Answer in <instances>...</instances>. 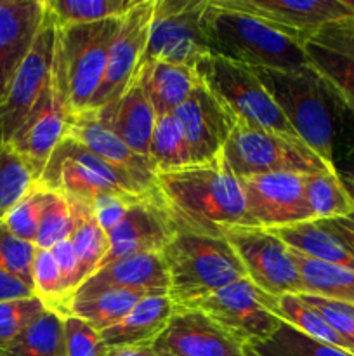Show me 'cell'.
Returning a JSON list of instances; mask_svg holds the SVG:
<instances>
[{
    "label": "cell",
    "instance_id": "1",
    "mask_svg": "<svg viewBox=\"0 0 354 356\" xmlns=\"http://www.w3.org/2000/svg\"><path fill=\"white\" fill-rule=\"evenodd\" d=\"M156 186L177 232L222 236L228 228L250 226L242 184L221 155L158 174Z\"/></svg>",
    "mask_w": 354,
    "mask_h": 356
},
{
    "label": "cell",
    "instance_id": "2",
    "mask_svg": "<svg viewBox=\"0 0 354 356\" xmlns=\"http://www.w3.org/2000/svg\"><path fill=\"white\" fill-rule=\"evenodd\" d=\"M208 52L250 68L298 70L311 66L304 44L276 24L208 0L201 17Z\"/></svg>",
    "mask_w": 354,
    "mask_h": 356
},
{
    "label": "cell",
    "instance_id": "3",
    "mask_svg": "<svg viewBox=\"0 0 354 356\" xmlns=\"http://www.w3.org/2000/svg\"><path fill=\"white\" fill-rule=\"evenodd\" d=\"M169 273V298L174 308L196 302L246 277L242 261L224 236L177 232L160 252Z\"/></svg>",
    "mask_w": 354,
    "mask_h": 356
},
{
    "label": "cell",
    "instance_id": "4",
    "mask_svg": "<svg viewBox=\"0 0 354 356\" xmlns=\"http://www.w3.org/2000/svg\"><path fill=\"white\" fill-rule=\"evenodd\" d=\"M295 134L330 167H335L332 90L311 68L253 70ZM335 97V96H333Z\"/></svg>",
    "mask_w": 354,
    "mask_h": 356
},
{
    "label": "cell",
    "instance_id": "5",
    "mask_svg": "<svg viewBox=\"0 0 354 356\" xmlns=\"http://www.w3.org/2000/svg\"><path fill=\"white\" fill-rule=\"evenodd\" d=\"M37 183L61 197L89 205L104 195L139 200L158 191L146 190L127 170L118 169L68 136L51 153Z\"/></svg>",
    "mask_w": 354,
    "mask_h": 356
},
{
    "label": "cell",
    "instance_id": "6",
    "mask_svg": "<svg viewBox=\"0 0 354 356\" xmlns=\"http://www.w3.org/2000/svg\"><path fill=\"white\" fill-rule=\"evenodd\" d=\"M238 179L264 174H319L335 170L323 162L301 138L235 122L221 153Z\"/></svg>",
    "mask_w": 354,
    "mask_h": 356
},
{
    "label": "cell",
    "instance_id": "7",
    "mask_svg": "<svg viewBox=\"0 0 354 356\" xmlns=\"http://www.w3.org/2000/svg\"><path fill=\"white\" fill-rule=\"evenodd\" d=\"M194 72L233 122L297 136L253 68L207 54L194 65Z\"/></svg>",
    "mask_w": 354,
    "mask_h": 356
},
{
    "label": "cell",
    "instance_id": "8",
    "mask_svg": "<svg viewBox=\"0 0 354 356\" xmlns=\"http://www.w3.org/2000/svg\"><path fill=\"white\" fill-rule=\"evenodd\" d=\"M73 110L69 103L68 79H66L65 59L61 49V31H59L58 52L49 86L38 103L28 115L24 124L9 143L10 148L31 167L35 176L40 177L49 156L56 146L68 134L69 118Z\"/></svg>",
    "mask_w": 354,
    "mask_h": 356
},
{
    "label": "cell",
    "instance_id": "9",
    "mask_svg": "<svg viewBox=\"0 0 354 356\" xmlns=\"http://www.w3.org/2000/svg\"><path fill=\"white\" fill-rule=\"evenodd\" d=\"M121 17L59 28L73 113L89 110L104 72Z\"/></svg>",
    "mask_w": 354,
    "mask_h": 356
},
{
    "label": "cell",
    "instance_id": "10",
    "mask_svg": "<svg viewBox=\"0 0 354 356\" xmlns=\"http://www.w3.org/2000/svg\"><path fill=\"white\" fill-rule=\"evenodd\" d=\"M208 0H155L148 44L141 65L149 61L193 66L210 54L201 30Z\"/></svg>",
    "mask_w": 354,
    "mask_h": 356
},
{
    "label": "cell",
    "instance_id": "11",
    "mask_svg": "<svg viewBox=\"0 0 354 356\" xmlns=\"http://www.w3.org/2000/svg\"><path fill=\"white\" fill-rule=\"evenodd\" d=\"M58 42L59 26L47 7L33 47L16 72L6 97L0 103V148L12 141L51 82Z\"/></svg>",
    "mask_w": 354,
    "mask_h": 356
},
{
    "label": "cell",
    "instance_id": "12",
    "mask_svg": "<svg viewBox=\"0 0 354 356\" xmlns=\"http://www.w3.org/2000/svg\"><path fill=\"white\" fill-rule=\"evenodd\" d=\"M246 271V278L269 296L304 292L290 247L271 232L255 226H235L222 233Z\"/></svg>",
    "mask_w": 354,
    "mask_h": 356
},
{
    "label": "cell",
    "instance_id": "13",
    "mask_svg": "<svg viewBox=\"0 0 354 356\" xmlns=\"http://www.w3.org/2000/svg\"><path fill=\"white\" fill-rule=\"evenodd\" d=\"M250 226L283 228L314 221L305 200L304 174L276 172L239 179Z\"/></svg>",
    "mask_w": 354,
    "mask_h": 356
},
{
    "label": "cell",
    "instance_id": "14",
    "mask_svg": "<svg viewBox=\"0 0 354 356\" xmlns=\"http://www.w3.org/2000/svg\"><path fill=\"white\" fill-rule=\"evenodd\" d=\"M193 308L210 316L243 346L269 339L281 325V320L262 305L259 289L246 277L208 296Z\"/></svg>",
    "mask_w": 354,
    "mask_h": 356
},
{
    "label": "cell",
    "instance_id": "15",
    "mask_svg": "<svg viewBox=\"0 0 354 356\" xmlns=\"http://www.w3.org/2000/svg\"><path fill=\"white\" fill-rule=\"evenodd\" d=\"M155 0H137L121 17L120 28L111 45L106 72L92 96L89 110L118 99L135 80L149 37Z\"/></svg>",
    "mask_w": 354,
    "mask_h": 356
},
{
    "label": "cell",
    "instance_id": "16",
    "mask_svg": "<svg viewBox=\"0 0 354 356\" xmlns=\"http://www.w3.org/2000/svg\"><path fill=\"white\" fill-rule=\"evenodd\" d=\"M176 235V222L156 191L132 204L124 219L108 232L110 249L99 268L139 254H160Z\"/></svg>",
    "mask_w": 354,
    "mask_h": 356
},
{
    "label": "cell",
    "instance_id": "17",
    "mask_svg": "<svg viewBox=\"0 0 354 356\" xmlns=\"http://www.w3.org/2000/svg\"><path fill=\"white\" fill-rule=\"evenodd\" d=\"M229 9L252 14L276 24L298 38H305L328 24L354 19L349 0H217Z\"/></svg>",
    "mask_w": 354,
    "mask_h": 356
},
{
    "label": "cell",
    "instance_id": "18",
    "mask_svg": "<svg viewBox=\"0 0 354 356\" xmlns=\"http://www.w3.org/2000/svg\"><path fill=\"white\" fill-rule=\"evenodd\" d=\"M311 68L354 113V19L328 24L304 40Z\"/></svg>",
    "mask_w": 354,
    "mask_h": 356
},
{
    "label": "cell",
    "instance_id": "19",
    "mask_svg": "<svg viewBox=\"0 0 354 356\" xmlns=\"http://www.w3.org/2000/svg\"><path fill=\"white\" fill-rule=\"evenodd\" d=\"M153 346L169 356H246L238 339L196 308L176 309Z\"/></svg>",
    "mask_w": 354,
    "mask_h": 356
},
{
    "label": "cell",
    "instance_id": "20",
    "mask_svg": "<svg viewBox=\"0 0 354 356\" xmlns=\"http://www.w3.org/2000/svg\"><path fill=\"white\" fill-rule=\"evenodd\" d=\"M174 117L183 131L194 163H207L217 159L235 125L228 111L201 83L174 111Z\"/></svg>",
    "mask_w": 354,
    "mask_h": 356
},
{
    "label": "cell",
    "instance_id": "21",
    "mask_svg": "<svg viewBox=\"0 0 354 356\" xmlns=\"http://www.w3.org/2000/svg\"><path fill=\"white\" fill-rule=\"evenodd\" d=\"M47 14V0H0V103L33 47Z\"/></svg>",
    "mask_w": 354,
    "mask_h": 356
},
{
    "label": "cell",
    "instance_id": "22",
    "mask_svg": "<svg viewBox=\"0 0 354 356\" xmlns=\"http://www.w3.org/2000/svg\"><path fill=\"white\" fill-rule=\"evenodd\" d=\"M106 291H128L148 296L169 294V273L160 254H139L99 268L71 296L69 301L87 299Z\"/></svg>",
    "mask_w": 354,
    "mask_h": 356
},
{
    "label": "cell",
    "instance_id": "23",
    "mask_svg": "<svg viewBox=\"0 0 354 356\" xmlns=\"http://www.w3.org/2000/svg\"><path fill=\"white\" fill-rule=\"evenodd\" d=\"M68 138L85 146L97 156L106 162L113 163L118 169L127 170L134 176L146 190H158L156 186V172L146 156L132 152L118 136H115L110 129L104 127L96 117L94 110L76 111L71 115L68 125Z\"/></svg>",
    "mask_w": 354,
    "mask_h": 356
},
{
    "label": "cell",
    "instance_id": "24",
    "mask_svg": "<svg viewBox=\"0 0 354 356\" xmlns=\"http://www.w3.org/2000/svg\"><path fill=\"white\" fill-rule=\"evenodd\" d=\"M101 124L121 139L132 152L148 159L156 113L135 76L118 99L94 110Z\"/></svg>",
    "mask_w": 354,
    "mask_h": 356
},
{
    "label": "cell",
    "instance_id": "25",
    "mask_svg": "<svg viewBox=\"0 0 354 356\" xmlns=\"http://www.w3.org/2000/svg\"><path fill=\"white\" fill-rule=\"evenodd\" d=\"M174 308L169 296L142 298L125 318L103 330L101 339L110 350L134 346H153L172 318Z\"/></svg>",
    "mask_w": 354,
    "mask_h": 356
},
{
    "label": "cell",
    "instance_id": "26",
    "mask_svg": "<svg viewBox=\"0 0 354 356\" xmlns=\"http://www.w3.org/2000/svg\"><path fill=\"white\" fill-rule=\"evenodd\" d=\"M151 103L156 117L174 115V111L200 86L193 66L149 61L139 66L135 75Z\"/></svg>",
    "mask_w": 354,
    "mask_h": 356
},
{
    "label": "cell",
    "instance_id": "27",
    "mask_svg": "<svg viewBox=\"0 0 354 356\" xmlns=\"http://www.w3.org/2000/svg\"><path fill=\"white\" fill-rule=\"evenodd\" d=\"M267 232L276 235L302 256L354 268V256L351 250L323 221H304Z\"/></svg>",
    "mask_w": 354,
    "mask_h": 356
},
{
    "label": "cell",
    "instance_id": "28",
    "mask_svg": "<svg viewBox=\"0 0 354 356\" xmlns=\"http://www.w3.org/2000/svg\"><path fill=\"white\" fill-rule=\"evenodd\" d=\"M298 275H301L302 294L330 299L354 306V268L346 264L326 263L302 256L290 249Z\"/></svg>",
    "mask_w": 354,
    "mask_h": 356
},
{
    "label": "cell",
    "instance_id": "29",
    "mask_svg": "<svg viewBox=\"0 0 354 356\" xmlns=\"http://www.w3.org/2000/svg\"><path fill=\"white\" fill-rule=\"evenodd\" d=\"M259 296L262 305L283 323L294 327L298 332L305 334V336L312 337V339L321 341V343H326L330 344V346H335L339 348V350L349 351L351 353L346 341H344L342 337L326 323V320L323 318L314 308H311L301 296H269L262 291H259Z\"/></svg>",
    "mask_w": 354,
    "mask_h": 356
},
{
    "label": "cell",
    "instance_id": "30",
    "mask_svg": "<svg viewBox=\"0 0 354 356\" xmlns=\"http://www.w3.org/2000/svg\"><path fill=\"white\" fill-rule=\"evenodd\" d=\"M69 204L73 211V232L69 235V242L75 250L80 278L83 284L90 275L96 273L99 264L103 263L110 249V240L108 233L94 218L89 204L78 200H69Z\"/></svg>",
    "mask_w": 354,
    "mask_h": 356
},
{
    "label": "cell",
    "instance_id": "31",
    "mask_svg": "<svg viewBox=\"0 0 354 356\" xmlns=\"http://www.w3.org/2000/svg\"><path fill=\"white\" fill-rule=\"evenodd\" d=\"M0 356H65L62 316L45 312L31 322Z\"/></svg>",
    "mask_w": 354,
    "mask_h": 356
},
{
    "label": "cell",
    "instance_id": "32",
    "mask_svg": "<svg viewBox=\"0 0 354 356\" xmlns=\"http://www.w3.org/2000/svg\"><path fill=\"white\" fill-rule=\"evenodd\" d=\"M141 299L142 296L128 291H106L92 298L69 301L66 315L78 316L97 332H103L125 318Z\"/></svg>",
    "mask_w": 354,
    "mask_h": 356
},
{
    "label": "cell",
    "instance_id": "33",
    "mask_svg": "<svg viewBox=\"0 0 354 356\" xmlns=\"http://www.w3.org/2000/svg\"><path fill=\"white\" fill-rule=\"evenodd\" d=\"M148 160L156 176L194 165L186 139L174 115L156 117Z\"/></svg>",
    "mask_w": 354,
    "mask_h": 356
},
{
    "label": "cell",
    "instance_id": "34",
    "mask_svg": "<svg viewBox=\"0 0 354 356\" xmlns=\"http://www.w3.org/2000/svg\"><path fill=\"white\" fill-rule=\"evenodd\" d=\"M305 200L314 221L346 218L354 212V202L335 170L305 176Z\"/></svg>",
    "mask_w": 354,
    "mask_h": 356
},
{
    "label": "cell",
    "instance_id": "35",
    "mask_svg": "<svg viewBox=\"0 0 354 356\" xmlns=\"http://www.w3.org/2000/svg\"><path fill=\"white\" fill-rule=\"evenodd\" d=\"M245 353L246 356H354L349 351L312 339L283 322L269 339L245 346Z\"/></svg>",
    "mask_w": 354,
    "mask_h": 356
},
{
    "label": "cell",
    "instance_id": "36",
    "mask_svg": "<svg viewBox=\"0 0 354 356\" xmlns=\"http://www.w3.org/2000/svg\"><path fill=\"white\" fill-rule=\"evenodd\" d=\"M137 0H47L59 28L89 24L97 21L124 17Z\"/></svg>",
    "mask_w": 354,
    "mask_h": 356
},
{
    "label": "cell",
    "instance_id": "37",
    "mask_svg": "<svg viewBox=\"0 0 354 356\" xmlns=\"http://www.w3.org/2000/svg\"><path fill=\"white\" fill-rule=\"evenodd\" d=\"M35 184H37V176L31 167L9 145L2 146L0 148V222Z\"/></svg>",
    "mask_w": 354,
    "mask_h": 356
},
{
    "label": "cell",
    "instance_id": "38",
    "mask_svg": "<svg viewBox=\"0 0 354 356\" xmlns=\"http://www.w3.org/2000/svg\"><path fill=\"white\" fill-rule=\"evenodd\" d=\"M33 292L49 312L65 316L66 294L52 250L37 249L33 259Z\"/></svg>",
    "mask_w": 354,
    "mask_h": 356
},
{
    "label": "cell",
    "instance_id": "39",
    "mask_svg": "<svg viewBox=\"0 0 354 356\" xmlns=\"http://www.w3.org/2000/svg\"><path fill=\"white\" fill-rule=\"evenodd\" d=\"M52 191L45 190L40 184H35L28 195H24L12 209L9 214L3 218V225L9 228L10 233H14L19 238L26 240V242H35L37 236L38 225H40L42 214H44L45 207L51 202Z\"/></svg>",
    "mask_w": 354,
    "mask_h": 356
},
{
    "label": "cell",
    "instance_id": "40",
    "mask_svg": "<svg viewBox=\"0 0 354 356\" xmlns=\"http://www.w3.org/2000/svg\"><path fill=\"white\" fill-rule=\"evenodd\" d=\"M37 254L35 243L19 238L0 222V271L19 278L33 289V259Z\"/></svg>",
    "mask_w": 354,
    "mask_h": 356
},
{
    "label": "cell",
    "instance_id": "41",
    "mask_svg": "<svg viewBox=\"0 0 354 356\" xmlns=\"http://www.w3.org/2000/svg\"><path fill=\"white\" fill-rule=\"evenodd\" d=\"M73 232V211L68 198L52 191L51 202L42 214L40 225H38L37 236H35V247L37 249L51 250L56 243L69 238Z\"/></svg>",
    "mask_w": 354,
    "mask_h": 356
},
{
    "label": "cell",
    "instance_id": "42",
    "mask_svg": "<svg viewBox=\"0 0 354 356\" xmlns=\"http://www.w3.org/2000/svg\"><path fill=\"white\" fill-rule=\"evenodd\" d=\"M45 312L47 308L37 296L0 302V351Z\"/></svg>",
    "mask_w": 354,
    "mask_h": 356
},
{
    "label": "cell",
    "instance_id": "43",
    "mask_svg": "<svg viewBox=\"0 0 354 356\" xmlns=\"http://www.w3.org/2000/svg\"><path fill=\"white\" fill-rule=\"evenodd\" d=\"M65 325V356H110V348L103 343L94 327L73 315L62 316Z\"/></svg>",
    "mask_w": 354,
    "mask_h": 356
},
{
    "label": "cell",
    "instance_id": "44",
    "mask_svg": "<svg viewBox=\"0 0 354 356\" xmlns=\"http://www.w3.org/2000/svg\"><path fill=\"white\" fill-rule=\"evenodd\" d=\"M301 298L326 320V323L346 341L351 353L354 355V306L307 294H301Z\"/></svg>",
    "mask_w": 354,
    "mask_h": 356
},
{
    "label": "cell",
    "instance_id": "45",
    "mask_svg": "<svg viewBox=\"0 0 354 356\" xmlns=\"http://www.w3.org/2000/svg\"><path fill=\"white\" fill-rule=\"evenodd\" d=\"M51 250H52V254H54L56 261H58L59 273H61L62 287H65V294H66V306H68L71 296L75 294L76 289L82 285V278H80V270H78V261H76L75 250H73V245H71V242H69V238L56 243Z\"/></svg>",
    "mask_w": 354,
    "mask_h": 356
},
{
    "label": "cell",
    "instance_id": "46",
    "mask_svg": "<svg viewBox=\"0 0 354 356\" xmlns=\"http://www.w3.org/2000/svg\"><path fill=\"white\" fill-rule=\"evenodd\" d=\"M139 200H142V198H139ZM135 202L137 200L104 195V197L96 198V200L90 204V209H92L94 218H96V221L99 222L101 228L108 233L110 229H113L121 219H124V216L127 214L128 207H130L132 204H135Z\"/></svg>",
    "mask_w": 354,
    "mask_h": 356
},
{
    "label": "cell",
    "instance_id": "47",
    "mask_svg": "<svg viewBox=\"0 0 354 356\" xmlns=\"http://www.w3.org/2000/svg\"><path fill=\"white\" fill-rule=\"evenodd\" d=\"M30 296H35L30 285L21 282L19 278L12 277V275L0 271V302L10 301V299L30 298Z\"/></svg>",
    "mask_w": 354,
    "mask_h": 356
},
{
    "label": "cell",
    "instance_id": "48",
    "mask_svg": "<svg viewBox=\"0 0 354 356\" xmlns=\"http://www.w3.org/2000/svg\"><path fill=\"white\" fill-rule=\"evenodd\" d=\"M323 222H325V225L328 226L344 243H346V247L354 256V212L353 214L346 216V218L326 219V221Z\"/></svg>",
    "mask_w": 354,
    "mask_h": 356
},
{
    "label": "cell",
    "instance_id": "49",
    "mask_svg": "<svg viewBox=\"0 0 354 356\" xmlns=\"http://www.w3.org/2000/svg\"><path fill=\"white\" fill-rule=\"evenodd\" d=\"M335 172L337 176H339L342 186L346 188L351 200L354 202V153L342 163V165H335Z\"/></svg>",
    "mask_w": 354,
    "mask_h": 356
},
{
    "label": "cell",
    "instance_id": "50",
    "mask_svg": "<svg viewBox=\"0 0 354 356\" xmlns=\"http://www.w3.org/2000/svg\"><path fill=\"white\" fill-rule=\"evenodd\" d=\"M110 356H162L155 350V346H134L121 348V350H111Z\"/></svg>",
    "mask_w": 354,
    "mask_h": 356
},
{
    "label": "cell",
    "instance_id": "51",
    "mask_svg": "<svg viewBox=\"0 0 354 356\" xmlns=\"http://www.w3.org/2000/svg\"><path fill=\"white\" fill-rule=\"evenodd\" d=\"M160 355H162V353H160ZM162 356H169V355H162Z\"/></svg>",
    "mask_w": 354,
    "mask_h": 356
}]
</instances>
